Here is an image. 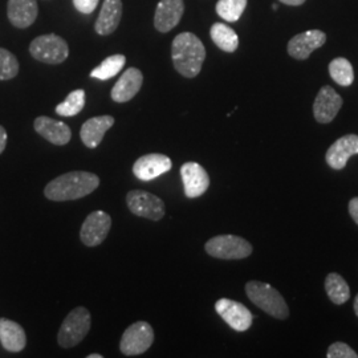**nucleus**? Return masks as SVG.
<instances>
[{
  "label": "nucleus",
  "instance_id": "nucleus-1",
  "mask_svg": "<svg viewBox=\"0 0 358 358\" xmlns=\"http://www.w3.org/2000/svg\"><path fill=\"white\" fill-rule=\"evenodd\" d=\"M100 185V178L88 171H71L51 180L44 195L55 202L75 201L90 195Z\"/></svg>",
  "mask_w": 358,
  "mask_h": 358
},
{
  "label": "nucleus",
  "instance_id": "nucleus-2",
  "mask_svg": "<svg viewBox=\"0 0 358 358\" xmlns=\"http://www.w3.org/2000/svg\"><path fill=\"white\" fill-rule=\"evenodd\" d=\"M171 59L176 71L183 77L199 75L205 63L206 48L201 38L192 32H182L173 40Z\"/></svg>",
  "mask_w": 358,
  "mask_h": 358
},
{
  "label": "nucleus",
  "instance_id": "nucleus-3",
  "mask_svg": "<svg viewBox=\"0 0 358 358\" xmlns=\"http://www.w3.org/2000/svg\"><path fill=\"white\" fill-rule=\"evenodd\" d=\"M245 294L256 307L264 310L269 316L279 320L288 319L289 308L287 306L284 297L278 289H275L267 282L256 280L247 282Z\"/></svg>",
  "mask_w": 358,
  "mask_h": 358
},
{
  "label": "nucleus",
  "instance_id": "nucleus-4",
  "mask_svg": "<svg viewBox=\"0 0 358 358\" xmlns=\"http://www.w3.org/2000/svg\"><path fill=\"white\" fill-rule=\"evenodd\" d=\"M90 329V313L87 308H75L63 321L57 334V341L65 349L80 344Z\"/></svg>",
  "mask_w": 358,
  "mask_h": 358
},
{
  "label": "nucleus",
  "instance_id": "nucleus-5",
  "mask_svg": "<svg viewBox=\"0 0 358 358\" xmlns=\"http://www.w3.org/2000/svg\"><path fill=\"white\" fill-rule=\"evenodd\" d=\"M206 252L223 260H239L252 254V245L236 235H217L205 245Z\"/></svg>",
  "mask_w": 358,
  "mask_h": 358
},
{
  "label": "nucleus",
  "instance_id": "nucleus-6",
  "mask_svg": "<svg viewBox=\"0 0 358 358\" xmlns=\"http://www.w3.org/2000/svg\"><path fill=\"white\" fill-rule=\"evenodd\" d=\"M29 53L41 63L62 64L69 55V48L64 38L51 34L35 38L29 45Z\"/></svg>",
  "mask_w": 358,
  "mask_h": 358
},
{
  "label": "nucleus",
  "instance_id": "nucleus-7",
  "mask_svg": "<svg viewBox=\"0 0 358 358\" xmlns=\"http://www.w3.org/2000/svg\"><path fill=\"white\" fill-rule=\"evenodd\" d=\"M154 343V331L146 321H137L122 334L120 349L125 356H138L145 353Z\"/></svg>",
  "mask_w": 358,
  "mask_h": 358
},
{
  "label": "nucleus",
  "instance_id": "nucleus-8",
  "mask_svg": "<svg viewBox=\"0 0 358 358\" xmlns=\"http://www.w3.org/2000/svg\"><path fill=\"white\" fill-rule=\"evenodd\" d=\"M129 210L137 217L159 220L165 215V203L157 195L142 190H133L127 195Z\"/></svg>",
  "mask_w": 358,
  "mask_h": 358
},
{
  "label": "nucleus",
  "instance_id": "nucleus-9",
  "mask_svg": "<svg viewBox=\"0 0 358 358\" xmlns=\"http://www.w3.org/2000/svg\"><path fill=\"white\" fill-rule=\"evenodd\" d=\"M217 315L236 332H245L252 325V313L242 303L230 299H220L215 304Z\"/></svg>",
  "mask_w": 358,
  "mask_h": 358
},
{
  "label": "nucleus",
  "instance_id": "nucleus-10",
  "mask_svg": "<svg viewBox=\"0 0 358 358\" xmlns=\"http://www.w3.org/2000/svg\"><path fill=\"white\" fill-rule=\"evenodd\" d=\"M112 227V219L103 211L90 213L80 231L81 242L88 247H96L106 239Z\"/></svg>",
  "mask_w": 358,
  "mask_h": 358
},
{
  "label": "nucleus",
  "instance_id": "nucleus-11",
  "mask_svg": "<svg viewBox=\"0 0 358 358\" xmlns=\"http://www.w3.org/2000/svg\"><path fill=\"white\" fill-rule=\"evenodd\" d=\"M343 106L341 96L332 87H322L313 103V115L317 122L329 124L337 117Z\"/></svg>",
  "mask_w": 358,
  "mask_h": 358
},
{
  "label": "nucleus",
  "instance_id": "nucleus-12",
  "mask_svg": "<svg viewBox=\"0 0 358 358\" xmlns=\"http://www.w3.org/2000/svg\"><path fill=\"white\" fill-rule=\"evenodd\" d=\"M327 43V35L320 29H309L289 40L287 51L296 60H307L310 53Z\"/></svg>",
  "mask_w": 358,
  "mask_h": 358
},
{
  "label": "nucleus",
  "instance_id": "nucleus-13",
  "mask_svg": "<svg viewBox=\"0 0 358 358\" xmlns=\"http://www.w3.org/2000/svg\"><path fill=\"white\" fill-rule=\"evenodd\" d=\"M171 166L173 162L167 155L146 154L136 161L133 166V173L140 180L149 182L170 171Z\"/></svg>",
  "mask_w": 358,
  "mask_h": 358
},
{
  "label": "nucleus",
  "instance_id": "nucleus-14",
  "mask_svg": "<svg viewBox=\"0 0 358 358\" xmlns=\"http://www.w3.org/2000/svg\"><path fill=\"white\" fill-rule=\"evenodd\" d=\"M180 177L187 198L203 195L210 186V177L203 166L196 162H186L180 167Z\"/></svg>",
  "mask_w": 358,
  "mask_h": 358
},
{
  "label": "nucleus",
  "instance_id": "nucleus-15",
  "mask_svg": "<svg viewBox=\"0 0 358 358\" xmlns=\"http://www.w3.org/2000/svg\"><path fill=\"white\" fill-rule=\"evenodd\" d=\"M185 13L183 0H161L154 15V27L166 34L178 26Z\"/></svg>",
  "mask_w": 358,
  "mask_h": 358
},
{
  "label": "nucleus",
  "instance_id": "nucleus-16",
  "mask_svg": "<svg viewBox=\"0 0 358 358\" xmlns=\"http://www.w3.org/2000/svg\"><path fill=\"white\" fill-rule=\"evenodd\" d=\"M358 154L357 134H346L338 138L328 149L325 154V161L333 170H343L346 166L349 158Z\"/></svg>",
  "mask_w": 358,
  "mask_h": 358
},
{
  "label": "nucleus",
  "instance_id": "nucleus-17",
  "mask_svg": "<svg viewBox=\"0 0 358 358\" xmlns=\"http://www.w3.org/2000/svg\"><path fill=\"white\" fill-rule=\"evenodd\" d=\"M143 75L137 68H129L112 90V100L115 103H128L141 90Z\"/></svg>",
  "mask_w": 358,
  "mask_h": 358
},
{
  "label": "nucleus",
  "instance_id": "nucleus-18",
  "mask_svg": "<svg viewBox=\"0 0 358 358\" xmlns=\"http://www.w3.org/2000/svg\"><path fill=\"white\" fill-rule=\"evenodd\" d=\"M34 127L43 138H45L47 141L51 142L53 145L63 146L71 141L72 131L69 127L62 121L41 115L35 120Z\"/></svg>",
  "mask_w": 358,
  "mask_h": 358
},
{
  "label": "nucleus",
  "instance_id": "nucleus-19",
  "mask_svg": "<svg viewBox=\"0 0 358 358\" xmlns=\"http://www.w3.org/2000/svg\"><path fill=\"white\" fill-rule=\"evenodd\" d=\"M115 118L112 115L93 117L84 122L80 130V137L84 145L90 149L97 148L103 140L105 133L113 127Z\"/></svg>",
  "mask_w": 358,
  "mask_h": 358
},
{
  "label": "nucleus",
  "instance_id": "nucleus-20",
  "mask_svg": "<svg viewBox=\"0 0 358 358\" xmlns=\"http://www.w3.org/2000/svg\"><path fill=\"white\" fill-rule=\"evenodd\" d=\"M38 13L36 0H8L7 15L13 26L17 28L32 26L38 19Z\"/></svg>",
  "mask_w": 358,
  "mask_h": 358
},
{
  "label": "nucleus",
  "instance_id": "nucleus-21",
  "mask_svg": "<svg viewBox=\"0 0 358 358\" xmlns=\"http://www.w3.org/2000/svg\"><path fill=\"white\" fill-rule=\"evenodd\" d=\"M122 0H105L97 22L94 24L96 32L101 36L113 34L121 22Z\"/></svg>",
  "mask_w": 358,
  "mask_h": 358
},
{
  "label": "nucleus",
  "instance_id": "nucleus-22",
  "mask_svg": "<svg viewBox=\"0 0 358 358\" xmlns=\"http://www.w3.org/2000/svg\"><path fill=\"white\" fill-rule=\"evenodd\" d=\"M0 343L6 350L11 353L22 352L26 348V332L17 322L0 319Z\"/></svg>",
  "mask_w": 358,
  "mask_h": 358
},
{
  "label": "nucleus",
  "instance_id": "nucleus-23",
  "mask_svg": "<svg viewBox=\"0 0 358 358\" xmlns=\"http://www.w3.org/2000/svg\"><path fill=\"white\" fill-rule=\"evenodd\" d=\"M210 36L222 51L235 52L239 47V38L231 27L224 23H215L210 29Z\"/></svg>",
  "mask_w": 358,
  "mask_h": 358
},
{
  "label": "nucleus",
  "instance_id": "nucleus-24",
  "mask_svg": "<svg viewBox=\"0 0 358 358\" xmlns=\"http://www.w3.org/2000/svg\"><path fill=\"white\" fill-rule=\"evenodd\" d=\"M325 291L336 306H343L350 299V289L345 279L334 272L329 273L325 279Z\"/></svg>",
  "mask_w": 358,
  "mask_h": 358
},
{
  "label": "nucleus",
  "instance_id": "nucleus-25",
  "mask_svg": "<svg viewBox=\"0 0 358 358\" xmlns=\"http://www.w3.org/2000/svg\"><path fill=\"white\" fill-rule=\"evenodd\" d=\"M329 75L340 87H350L355 81V71L345 57H337L329 64Z\"/></svg>",
  "mask_w": 358,
  "mask_h": 358
},
{
  "label": "nucleus",
  "instance_id": "nucleus-26",
  "mask_svg": "<svg viewBox=\"0 0 358 358\" xmlns=\"http://www.w3.org/2000/svg\"><path fill=\"white\" fill-rule=\"evenodd\" d=\"M125 63H127V59L124 55L109 56L108 59L103 60L101 64L96 66L90 72V77H94L99 80H109L112 77L117 76L122 71Z\"/></svg>",
  "mask_w": 358,
  "mask_h": 358
},
{
  "label": "nucleus",
  "instance_id": "nucleus-27",
  "mask_svg": "<svg viewBox=\"0 0 358 358\" xmlns=\"http://www.w3.org/2000/svg\"><path fill=\"white\" fill-rule=\"evenodd\" d=\"M85 106V92L83 90H73L65 99V101L56 106V113L62 117L77 115Z\"/></svg>",
  "mask_w": 358,
  "mask_h": 358
},
{
  "label": "nucleus",
  "instance_id": "nucleus-28",
  "mask_svg": "<svg viewBox=\"0 0 358 358\" xmlns=\"http://www.w3.org/2000/svg\"><path fill=\"white\" fill-rule=\"evenodd\" d=\"M247 7V0H217V13L226 22H238Z\"/></svg>",
  "mask_w": 358,
  "mask_h": 358
},
{
  "label": "nucleus",
  "instance_id": "nucleus-29",
  "mask_svg": "<svg viewBox=\"0 0 358 358\" xmlns=\"http://www.w3.org/2000/svg\"><path fill=\"white\" fill-rule=\"evenodd\" d=\"M19 73V62L15 55L0 48V80H11Z\"/></svg>",
  "mask_w": 358,
  "mask_h": 358
},
{
  "label": "nucleus",
  "instance_id": "nucleus-30",
  "mask_svg": "<svg viewBox=\"0 0 358 358\" xmlns=\"http://www.w3.org/2000/svg\"><path fill=\"white\" fill-rule=\"evenodd\" d=\"M328 358H358V355L350 348V346L337 341L333 343L332 345L328 348V353H327Z\"/></svg>",
  "mask_w": 358,
  "mask_h": 358
},
{
  "label": "nucleus",
  "instance_id": "nucleus-31",
  "mask_svg": "<svg viewBox=\"0 0 358 358\" xmlns=\"http://www.w3.org/2000/svg\"><path fill=\"white\" fill-rule=\"evenodd\" d=\"M73 4L77 11L81 13H92L96 10L99 0H73Z\"/></svg>",
  "mask_w": 358,
  "mask_h": 358
},
{
  "label": "nucleus",
  "instance_id": "nucleus-32",
  "mask_svg": "<svg viewBox=\"0 0 358 358\" xmlns=\"http://www.w3.org/2000/svg\"><path fill=\"white\" fill-rule=\"evenodd\" d=\"M348 208H349L350 217L355 220V223L358 224V196L350 199V202H349V205H348Z\"/></svg>",
  "mask_w": 358,
  "mask_h": 358
},
{
  "label": "nucleus",
  "instance_id": "nucleus-33",
  "mask_svg": "<svg viewBox=\"0 0 358 358\" xmlns=\"http://www.w3.org/2000/svg\"><path fill=\"white\" fill-rule=\"evenodd\" d=\"M7 146V131L3 127H0V154L4 152Z\"/></svg>",
  "mask_w": 358,
  "mask_h": 358
},
{
  "label": "nucleus",
  "instance_id": "nucleus-34",
  "mask_svg": "<svg viewBox=\"0 0 358 358\" xmlns=\"http://www.w3.org/2000/svg\"><path fill=\"white\" fill-rule=\"evenodd\" d=\"M279 1L287 6H301L306 3V0H279Z\"/></svg>",
  "mask_w": 358,
  "mask_h": 358
},
{
  "label": "nucleus",
  "instance_id": "nucleus-35",
  "mask_svg": "<svg viewBox=\"0 0 358 358\" xmlns=\"http://www.w3.org/2000/svg\"><path fill=\"white\" fill-rule=\"evenodd\" d=\"M355 313H356V316L358 317V294L356 296V300H355Z\"/></svg>",
  "mask_w": 358,
  "mask_h": 358
},
{
  "label": "nucleus",
  "instance_id": "nucleus-36",
  "mask_svg": "<svg viewBox=\"0 0 358 358\" xmlns=\"http://www.w3.org/2000/svg\"><path fill=\"white\" fill-rule=\"evenodd\" d=\"M88 358H103V356L101 355H90Z\"/></svg>",
  "mask_w": 358,
  "mask_h": 358
},
{
  "label": "nucleus",
  "instance_id": "nucleus-37",
  "mask_svg": "<svg viewBox=\"0 0 358 358\" xmlns=\"http://www.w3.org/2000/svg\"><path fill=\"white\" fill-rule=\"evenodd\" d=\"M272 8H273V10H278V8H279V4H273Z\"/></svg>",
  "mask_w": 358,
  "mask_h": 358
}]
</instances>
